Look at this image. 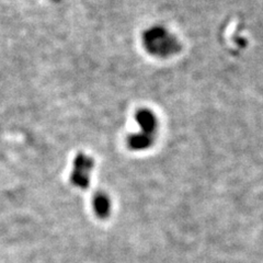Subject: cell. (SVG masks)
<instances>
[{"mask_svg": "<svg viewBox=\"0 0 263 263\" xmlns=\"http://www.w3.org/2000/svg\"><path fill=\"white\" fill-rule=\"evenodd\" d=\"M135 120L139 126V130L138 133L130 134L127 137V146L129 149L135 152L146 151L155 142L158 128L157 118H156L153 111L148 109H141L136 112Z\"/></svg>", "mask_w": 263, "mask_h": 263, "instance_id": "obj_1", "label": "cell"}, {"mask_svg": "<svg viewBox=\"0 0 263 263\" xmlns=\"http://www.w3.org/2000/svg\"><path fill=\"white\" fill-rule=\"evenodd\" d=\"M143 44L148 53L161 59L175 55L180 49L177 37L160 26L153 27L144 32Z\"/></svg>", "mask_w": 263, "mask_h": 263, "instance_id": "obj_2", "label": "cell"}, {"mask_svg": "<svg viewBox=\"0 0 263 263\" xmlns=\"http://www.w3.org/2000/svg\"><path fill=\"white\" fill-rule=\"evenodd\" d=\"M93 159L85 154H78L73 160V169L70 175L71 183L85 190L89 187L90 183V175L93 169Z\"/></svg>", "mask_w": 263, "mask_h": 263, "instance_id": "obj_3", "label": "cell"}, {"mask_svg": "<svg viewBox=\"0 0 263 263\" xmlns=\"http://www.w3.org/2000/svg\"><path fill=\"white\" fill-rule=\"evenodd\" d=\"M92 205H93V210H95V213L97 214V216H99L100 218H105L109 216L110 210H111V202H110L109 196L105 193H102V192L97 193L93 196Z\"/></svg>", "mask_w": 263, "mask_h": 263, "instance_id": "obj_4", "label": "cell"}]
</instances>
